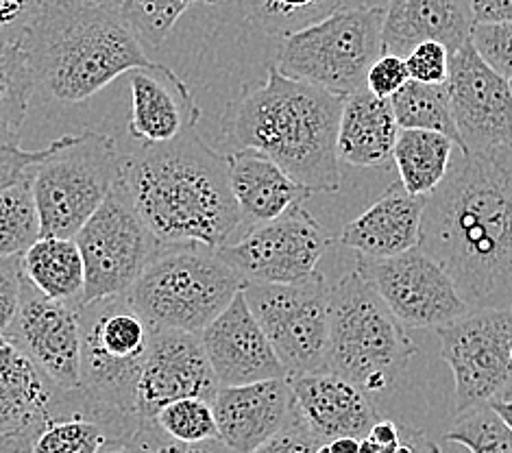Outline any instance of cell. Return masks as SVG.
Returning a JSON list of instances; mask_svg holds the SVG:
<instances>
[{"label": "cell", "instance_id": "cell-36", "mask_svg": "<svg viewBox=\"0 0 512 453\" xmlns=\"http://www.w3.org/2000/svg\"><path fill=\"white\" fill-rule=\"evenodd\" d=\"M218 5L225 0H123V14L136 29L140 40L157 48L166 42L179 18L192 5Z\"/></svg>", "mask_w": 512, "mask_h": 453}, {"label": "cell", "instance_id": "cell-16", "mask_svg": "<svg viewBox=\"0 0 512 453\" xmlns=\"http://www.w3.org/2000/svg\"><path fill=\"white\" fill-rule=\"evenodd\" d=\"M5 340L27 355L57 390L79 393L81 323L75 305L44 297L22 275L20 308Z\"/></svg>", "mask_w": 512, "mask_h": 453}, {"label": "cell", "instance_id": "cell-51", "mask_svg": "<svg viewBox=\"0 0 512 453\" xmlns=\"http://www.w3.org/2000/svg\"><path fill=\"white\" fill-rule=\"evenodd\" d=\"M489 406L502 416L504 419V423L508 425V427H512V397H502V399H495V401H491Z\"/></svg>", "mask_w": 512, "mask_h": 453}, {"label": "cell", "instance_id": "cell-54", "mask_svg": "<svg viewBox=\"0 0 512 453\" xmlns=\"http://www.w3.org/2000/svg\"><path fill=\"white\" fill-rule=\"evenodd\" d=\"M101 3H116V5H123V0H101Z\"/></svg>", "mask_w": 512, "mask_h": 453}, {"label": "cell", "instance_id": "cell-14", "mask_svg": "<svg viewBox=\"0 0 512 453\" xmlns=\"http://www.w3.org/2000/svg\"><path fill=\"white\" fill-rule=\"evenodd\" d=\"M353 268L404 327L436 329L471 310L445 268L419 247L380 260L358 255Z\"/></svg>", "mask_w": 512, "mask_h": 453}, {"label": "cell", "instance_id": "cell-41", "mask_svg": "<svg viewBox=\"0 0 512 453\" xmlns=\"http://www.w3.org/2000/svg\"><path fill=\"white\" fill-rule=\"evenodd\" d=\"M44 155H46V149L42 151L22 149L18 131H11L0 125V188L18 179L22 173H27V170L33 164H38Z\"/></svg>", "mask_w": 512, "mask_h": 453}, {"label": "cell", "instance_id": "cell-6", "mask_svg": "<svg viewBox=\"0 0 512 453\" xmlns=\"http://www.w3.org/2000/svg\"><path fill=\"white\" fill-rule=\"evenodd\" d=\"M417 351L406 327L356 268L329 286L323 371L349 379L373 399L393 393Z\"/></svg>", "mask_w": 512, "mask_h": 453}, {"label": "cell", "instance_id": "cell-35", "mask_svg": "<svg viewBox=\"0 0 512 453\" xmlns=\"http://www.w3.org/2000/svg\"><path fill=\"white\" fill-rule=\"evenodd\" d=\"M153 423L177 443L186 445H199L210 443V440H218V427L214 419L212 401L201 397H186L168 403L157 416Z\"/></svg>", "mask_w": 512, "mask_h": 453}, {"label": "cell", "instance_id": "cell-43", "mask_svg": "<svg viewBox=\"0 0 512 453\" xmlns=\"http://www.w3.org/2000/svg\"><path fill=\"white\" fill-rule=\"evenodd\" d=\"M408 79L404 57L382 53L369 68L367 90L380 99H390L399 88H404Z\"/></svg>", "mask_w": 512, "mask_h": 453}, {"label": "cell", "instance_id": "cell-20", "mask_svg": "<svg viewBox=\"0 0 512 453\" xmlns=\"http://www.w3.org/2000/svg\"><path fill=\"white\" fill-rule=\"evenodd\" d=\"M129 136L142 144H164L197 127L201 109L175 70L146 61L129 72Z\"/></svg>", "mask_w": 512, "mask_h": 453}, {"label": "cell", "instance_id": "cell-42", "mask_svg": "<svg viewBox=\"0 0 512 453\" xmlns=\"http://www.w3.org/2000/svg\"><path fill=\"white\" fill-rule=\"evenodd\" d=\"M319 445L321 443L308 430V425L303 423L295 408L282 430L273 438H268L258 449H253L251 453H314V449Z\"/></svg>", "mask_w": 512, "mask_h": 453}, {"label": "cell", "instance_id": "cell-26", "mask_svg": "<svg viewBox=\"0 0 512 453\" xmlns=\"http://www.w3.org/2000/svg\"><path fill=\"white\" fill-rule=\"evenodd\" d=\"M68 395L48 382L18 347L0 345V434L40 425Z\"/></svg>", "mask_w": 512, "mask_h": 453}, {"label": "cell", "instance_id": "cell-32", "mask_svg": "<svg viewBox=\"0 0 512 453\" xmlns=\"http://www.w3.org/2000/svg\"><path fill=\"white\" fill-rule=\"evenodd\" d=\"M251 27L286 40L338 11L343 0H238Z\"/></svg>", "mask_w": 512, "mask_h": 453}, {"label": "cell", "instance_id": "cell-33", "mask_svg": "<svg viewBox=\"0 0 512 453\" xmlns=\"http://www.w3.org/2000/svg\"><path fill=\"white\" fill-rule=\"evenodd\" d=\"M35 90L38 88L20 38L0 35V125L20 131Z\"/></svg>", "mask_w": 512, "mask_h": 453}, {"label": "cell", "instance_id": "cell-46", "mask_svg": "<svg viewBox=\"0 0 512 453\" xmlns=\"http://www.w3.org/2000/svg\"><path fill=\"white\" fill-rule=\"evenodd\" d=\"M40 425L29 427V430L0 434V453H31L33 436Z\"/></svg>", "mask_w": 512, "mask_h": 453}, {"label": "cell", "instance_id": "cell-2", "mask_svg": "<svg viewBox=\"0 0 512 453\" xmlns=\"http://www.w3.org/2000/svg\"><path fill=\"white\" fill-rule=\"evenodd\" d=\"M120 179L160 244L197 242L218 249L242 225L227 155L194 129L164 144H142L120 159Z\"/></svg>", "mask_w": 512, "mask_h": 453}, {"label": "cell", "instance_id": "cell-47", "mask_svg": "<svg viewBox=\"0 0 512 453\" xmlns=\"http://www.w3.org/2000/svg\"><path fill=\"white\" fill-rule=\"evenodd\" d=\"M367 436L380 445H397L399 443V427L390 421H377Z\"/></svg>", "mask_w": 512, "mask_h": 453}, {"label": "cell", "instance_id": "cell-39", "mask_svg": "<svg viewBox=\"0 0 512 453\" xmlns=\"http://www.w3.org/2000/svg\"><path fill=\"white\" fill-rule=\"evenodd\" d=\"M125 447H129L133 453H234L221 440H210V443L199 445L177 443V440H170L155 423L144 425Z\"/></svg>", "mask_w": 512, "mask_h": 453}, {"label": "cell", "instance_id": "cell-18", "mask_svg": "<svg viewBox=\"0 0 512 453\" xmlns=\"http://www.w3.org/2000/svg\"><path fill=\"white\" fill-rule=\"evenodd\" d=\"M199 336L221 386L288 377L271 340L249 308L245 290H240Z\"/></svg>", "mask_w": 512, "mask_h": 453}, {"label": "cell", "instance_id": "cell-31", "mask_svg": "<svg viewBox=\"0 0 512 453\" xmlns=\"http://www.w3.org/2000/svg\"><path fill=\"white\" fill-rule=\"evenodd\" d=\"M390 107L399 129H423L445 133L458 144L460 138L454 116H451L449 96L445 83H419L408 79L404 88H399L390 96Z\"/></svg>", "mask_w": 512, "mask_h": 453}, {"label": "cell", "instance_id": "cell-55", "mask_svg": "<svg viewBox=\"0 0 512 453\" xmlns=\"http://www.w3.org/2000/svg\"><path fill=\"white\" fill-rule=\"evenodd\" d=\"M5 342H7V340H5L3 336H0V345H5Z\"/></svg>", "mask_w": 512, "mask_h": 453}, {"label": "cell", "instance_id": "cell-21", "mask_svg": "<svg viewBox=\"0 0 512 453\" xmlns=\"http://www.w3.org/2000/svg\"><path fill=\"white\" fill-rule=\"evenodd\" d=\"M288 379L295 408L321 445L340 436L364 438L380 421L373 399L332 371L301 373Z\"/></svg>", "mask_w": 512, "mask_h": 453}, {"label": "cell", "instance_id": "cell-5", "mask_svg": "<svg viewBox=\"0 0 512 453\" xmlns=\"http://www.w3.org/2000/svg\"><path fill=\"white\" fill-rule=\"evenodd\" d=\"M79 323L83 410L105 427L112 445H127L144 427L136 390L153 329L125 295L81 305Z\"/></svg>", "mask_w": 512, "mask_h": 453}, {"label": "cell", "instance_id": "cell-24", "mask_svg": "<svg viewBox=\"0 0 512 453\" xmlns=\"http://www.w3.org/2000/svg\"><path fill=\"white\" fill-rule=\"evenodd\" d=\"M229 186L240 210L242 223L258 227L286 216L312 197L271 157L253 149H238L227 155Z\"/></svg>", "mask_w": 512, "mask_h": 453}, {"label": "cell", "instance_id": "cell-56", "mask_svg": "<svg viewBox=\"0 0 512 453\" xmlns=\"http://www.w3.org/2000/svg\"><path fill=\"white\" fill-rule=\"evenodd\" d=\"M510 360H512V345H510Z\"/></svg>", "mask_w": 512, "mask_h": 453}, {"label": "cell", "instance_id": "cell-28", "mask_svg": "<svg viewBox=\"0 0 512 453\" xmlns=\"http://www.w3.org/2000/svg\"><path fill=\"white\" fill-rule=\"evenodd\" d=\"M458 144L445 133L399 129L393 162L406 192L428 197L447 175Z\"/></svg>", "mask_w": 512, "mask_h": 453}, {"label": "cell", "instance_id": "cell-3", "mask_svg": "<svg viewBox=\"0 0 512 453\" xmlns=\"http://www.w3.org/2000/svg\"><path fill=\"white\" fill-rule=\"evenodd\" d=\"M345 99L271 66L266 81L229 107L225 133L231 146L260 151L312 192L336 194L343 183L338 122Z\"/></svg>", "mask_w": 512, "mask_h": 453}, {"label": "cell", "instance_id": "cell-40", "mask_svg": "<svg viewBox=\"0 0 512 453\" xmlns=\"http://www.w3.org/2000/svg\"><path fill=\"white\" fill-rule=\"evenodd\" d=\"M22 297V255L0 257V336L14 325Z\"/></svg>", "mask_w": 512, "mask_h": 453}, {"label": "cell", "instance_id": "cell-22", "mask_svg": "<svg viewBox=\"0 0 512 453\" xmlns=\"http://www.w3.org/2000/svg\"><path fill=\"white\" fill-rule=\"evenodd\" d=\"M473 24L469 0H386L382 53L406 57L421 42H441L456 53Z\"/></svg>", "mask_w": 512, "mask_h": 453}, {"label": "cell", "instance_id": "cell-52", "mask_svg": "<svg viewBox=\"0 0 512 453\" xmlns=\"http://www.w3.org/2000/svg\"><path fill=\"white\" fill-rule=\"evenodd\" d=\"M101 453H133V451L125 445H107L101 449Z\"/></svg>", "mask_w": 512, "mask_h": 453}, {"label": "cell", "instance_id": "cell-15", "mask_svg": "<svg viewBox=\"0 0 512 453\" xmlns=\"http://www.w3.org/2000/svg\"><path fill=\"white\" fill-rule=\"evenodd\" d=\"M460 151L512 146L510 81L484 64L471 38L449 57L445 81Z\"/></svg>", "mask_w": 512, "mask_h": 453}, {"label": "cell", "instance_id": "cell-4", "mask_svg": "<svg viewBox=\"0 0 512 453\" xmlns=\"http://www.w3.org/2000/svg\"><path fill=\"white\" fill-rule=\"evenodd\" d=\"M20 44L35 88L70 105L149 61L123 7L101 0H40Z\"/></svg>", "mask_w": 512, "mask_h": 453}, {"label": "cell", "instance_id": "cell-50", "mask_svg": "<svg viewBox=\"0 0 512 453\" xmlns=\"http://www.w3.org/2000/svg\"><path fill=\"white\" fill-rule=\"evenodd\" d=\"M399 443L397 445H380L371 440L369 436L360 438V453H397Z\"/></svg>", "mask_w": 512, "mask_h": 453}, {"label": "cell", "instance_id": "cell-11", "mask_svg": "<svg viewBox=\"0 0 512 453\" xmlns=\"http://www.w3.org/2000/svg\"><path fill=\"white\" fill-rule=\"evenodd\" d=\"M441 358L454 375L456 414L489 406L512 388V308L469 310L436 327Z\"/></svg>", "mask_w": 512, "mask_h": 453}, {"label": "cell", "instance_id": "cell-30", "mask_svg": "<svg viewBox=\"0 0 512 453\" xmlns=\"http://www.w3.org/2000/svg\"><path fill=\"white\" fill-rule=\"evenodd\" d=\"M42 238L31 168L0 188V257L24 255Z\"/></svg>", "mask_w": 512, "mask_h": 453}, {"label": "cell", "instance_id": "cell-8", "mask_svg": "<svg viewBox=\"0 0 512 453\" xmlns=\"http://www.w3.org/2000/svg\"><path fill=\"white\" fill-rule=\"evenodd\" d=\"M120 159L116 142L94 129L46 146V155L31 166L42 236L75 238L114 188Z\"/></svg>", "mask_w": 512, "mask_h": 453}, {"label": "cell", "instance_id": "cell-45", "mask_svg": "<svg viewBox=\"0 0 512 453\" xmlns=\"http://www.w3.org/2000/svg\"><path fill=\"white\" fill-rule=\"evenodd\" d=\"M473 20L478 22H512V0H469Z\"/></svg>", "mask_w": 512, "mask_h": 453}, {"label": "cell", "instance_id": "cell-34", "mask_svg": "<svg viewBox=\"0 0 512 453\" xmlns=\"http://www.w3.org/2000/svg\"><path fill=\"white\" fill-rule=\"evenodd\" d=\"M445 438L471 453H512V427L491 406L456 414V423Z\"/></svg>", "mask_w": 512, "mask_h": 453}, {"label": "cell", "instance_id": "cell-19", "mask_svg": "<svg viewBox=\"0 0 512 453\" xmlns=\"http://www.w3.org/2000/svg\"><path fill=\"white\" fill-rule=\"evenodd\" d=\"M218 440L234 453H251L288 423L295 399L288 377L221 386L212 399Z\"/></svg>", "mask_w": 512, "mask_h": 453}, {"label": "cell", "instance_id": "cell-17", "mask_svg": "<svg viewBox=\"0 0 512 453\" xmlns=\"http://www.w3.org/2000/svg\"><path fill=\"white\" fill-rule=\"evenodd\" d=\"M218 388L221 384L199 334L181 329H160L151 334L136 390V410L142 425L153 423L157 412L177 399L212 401Z\"/></svg>", "mask_w": 512, "mask_h": 453}, {"label": "cell", "instance_id": "cell-23", "mask_svg": "<svg viewBox=\"0 0 512 453\" xmlns=\"http://www.w3.org/2000/svg\"><path fill=\"white\" fill-rule=\"evenodd\" d=\"M425 197L404 190L401 183L390 186L380 199L345 225L338 242L360 257H393L421 242V216Z\"/></svg>", "mask_w": 512, "mask_h": 453}, {"label": "cell", "instance_id": "cell-29", "mask_svg": "<svg viewBox=\"0 0 512 453\" xmlns=\"http://www.w3.org/2000/svg\"><path fill=\"white\" fill-rule=\"evenodd\" d=\"M107 445L105 427L83 410L79 393H70L35 430L31 453H101Z\"/></svg>", "mask_w": 512, "mask_h": 453}, {"label": "cell", "instance_id": "cell-27", "mask_svg": "<svg viewBox=\"0 0 512 453\" xmlns=\"http://www.w3.org/2000/svg\"><path fill=\"white\" fill-rule=\"evenodd\" d=\"M22 275L44 297L81 310L85 266L75 238L42 236L22 255Z\"/></svg>", "mask_w": 512, "mask_h": 453}, {"label": "cell", "instance_id": "cell-44", "mask_svg": "<svg viewBox=\"0 0 512 453\" xmlns=\"http://www.w3.org/2000/svg\"><path fill=\"white\" fill-rule=\"evenodd\" d=\"M40 0H0V35L18 40Z\"/></svg>", "mask_w": 512, "mask_h": 453}, {"label": "cell", "instance_id": "cell-13", "mask_svg": "<svg viewBox=\"0 0 512 453\" xmlns=\"http://www.w3.org/2000/svg\"><path fill=\"white\" fill-rule=\"evenodd\" d=\"M334 244L329 231L306 207L251 227L245 238L218 247V255L253 284H301L319 273V262Z\"/></svg>", "mask_w": 512, "mask_h": 453}, {"label": "cell", "instance_id": "cell-9", "mask_svg": "<svg viewBox=\"0 0 512 453\" xmlns=\"http://www.w3.org/2000/svg\"><path fill=\"white\" fill-rule=\"evenodd\" d=\"M382 24L384 7L338 9L282 40L275 68L347 99L367 88L369 68L382 55Z\"/></svg>", "mask_w": 512, "mask_h": 453}, {"label": "cell", "instance_id": "cell-57", "mask_svg": "<svg viewBox=\"0 0 512 453\" xmlns=\"http://www.w3.org/2000/svg\"><path fill=\"white\" fill-rule=\"evenodd\" d=\"M510 81V90H512V79H508Z\"/></svg>", "mask_w": 512, "mask_h": 453}, {"label": "cell", "instance_id": "cell-37", "mask_svg": "<svg viewBox=\"0 0 512 453\" xmlns=\"http://www.w3.org/2000/svg\"><path fill=\"white\" fill-rule=\"evenodd\" d=\"M471 44L486 66L512 79V22H478L471 29Z\"/></svg>", "mask_w": 512, "mask_h": 453}, {"label": "cell", "instance_id": "cell-53", "mask_svg": "<svg viewBox=\"0 0 512 453\" xmlns=\"http://www.w3.org/2000/svg\"><path fill=\"white\" fill-rule=\"evenodd\" d=\"M314 453H332V451H329L327 443H323V445H319V447H316V449H314Z\"/></svg>", "mask_w": 512, "mask_h": 453}, {"label": "cell", "instance_id": "cell-38", "mask_svg": "<svg viewBox=\"0 0 512 453\" xmlns=\"http://www.w3.org/2000/svg\"><path fill=\"white\" fill-rule=\"evenodd\" d=\"M449 57L447 46L441 42H421L404 57L408 77L419 83H445L449 75Z\"/></svg>", "mask_w": 512, "mask_h": 453}, {"label": "cell", "instance_id": "cell-48", "mask_svg": "<svg viewBox=\"0 0 512 453\" xmlns=\"http://www.w3.org/2000/svg\"><path fill=\"white\" fill-rule=\"evenodd\" d=\"M410 445H412V453H441V449L436 447L434 440H430L423 432L412 430V427H406Z\"/></svg>", "mask_w": 512, "mask_h": 453}, {"label": "cell", "instance_id": "cell-49", "mask_svg": "<svg viewBox=\"0 0 512 453\" xmlns=\"http://www.w3.org/2000/svg\"><path fill=\"white\" fill-rule=\"evenodd\" d=\"M327 447L332 453H360V438L340 436V438L329 440Z\"/></svg>", "mask_w": 512, "mask_h": 453}, {"label": "cell", "instance_id": "cell-25", "mask_svg": "<svg viewBox=\"0 0 512 453\" xmlns=\"http://www.w3.org/2000/svg\"><path fill=\"white\" fill-rule=\"evenodd\" d=\"M399 125L388 99H380L367 88L349 94L338 122L340 164L377 168L393 162Z\"/></svg>", "mask_w": 512, "mask_h": 453}, {"label": "cell", "instance_id": "cell-10", "mask_svg": "<svg viewBox=\"0 0 512 453\" xmlns=\"http://www.w3.org/2000/svg\"><path fill=\"white\" fill-rule=\"evenodd\" d=\"M85 266L81 305L127 295L144 266L162 247L144 225L123 179L75 236Z\"/></svg>", "mask_w": 512, "mask_h": 453}, {"label": "cell", "instance_id": "cell-7", "mask_svg": "<svg viewBox=\"0 0 512 453\" xmlns=\"http://www.w3.org/2000/svg\"><path fill=\"white\" fill-rule=\"evenodd\" d=\"M245 284L216 249L175 242L157 249L125 297L153 332L201 334Z\"/></svg>", "mask_w": 512, "mask_h": 453}, {"label": "cell", "instance_id": "cell-1", "mask_svg": "<svg viewBox=\"0 0 512 453\" xmlns=\"http://www.w3.org/2000/svg\"><path fill=\"white\" fill-rule=\"evenodd\" d=\"M471 310L512 308V146L460 151L425 197L421 242Z\"/></svg>", "mask_w": 512, "mask_h": 453}, {"label": "cell", "instance_id": "cell-12", "mask_svg": "<svg viewBox=\"0 0 512 453\" xmlns=\"http://www.w3.org/2000/svg\"><path fill=\"white\" fill-rule=\"evenodd\" d=\"M245 297L288 377L323 371L329 284L321 273L301 284H245Z\"/></svg>", "mask_w": 512, "mask_h": 453}]
</instances>
